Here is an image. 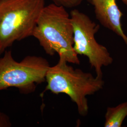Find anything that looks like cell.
Listing matches in <instances>:
<instances>
[{"instance_id": "cell-1", "label": "cell", "mask_w": 127, "mask_h": 127, "mask_svg": "<svg viewBox=\"0 0 127 127\" xmlns=\"http://www.w3.org/2000/svg\"><path fill=\"white\" fill-rule=\"evenodd\" d=\"M32 36L38 41L46 53L68 63L79 64L73 50V28L70 14L63 6L54 3L45 6L41 12Z\"/></svg>"}, {"instance_id": "cell-2", "label": "cell", "mask_w": 127, "mask_h": 127, "mask_svg": "<svg viewBox=\"0 0 127 127\" xmlns=\"http://www.w3.org/2000/svg\"><path fill=\"white\" fill-rule=\"evenodd\" d=\"M68 63L65 59L59 58L58 63L50 66L46 75L47 86L44 91L68 95L76 105L79 114L85 116L89 109L87 96L94 95L103 88V76H94Z\"/></svg>"}, {"instance_id": "cell-3", "label": "cell", "mask_w": 127, "mask_h": 127, "mask_svg": "<svg viewBox=\"0 0 127 127\" xmlns=\"http://www.w3.org/2000/svg\"><path fill=\"white\" fill-rule=\"evenodd\" d=\"M45 0H0V57L16 41L32 36Z\"/></svg>"}, {"instance_id": "cell-4", "label": "cell", "mask_w": 127, "mask_h": 127, "mask_svg": "<svg viewBox=\"0 0 127 127\" xmlns=\"http://www.w3.org/2000/svg\"><path fill=\"white\" fill-rule=\"evenodd\" d=\"M47 59L28 56L20 62L14 59L11 50L0 57V91L16 88L23 94L34 92L36 86L46 81L50 67Z\"/></svg>"}, {"instance_id": "cell-5", "label": "cell", "mask_w": 127, "mask_h": 127, "mask_svg": "<svg viewBox=\"0 0 127 127\" xmlns=\"http://www.w3.org/2000/svg\"><path fill=\"white\" fill-rule=\"evenodd\" d=\"M70 16L73 28V50L78 55L86 56L96 75L103 76L102 68L111 65L113 59L107 49L95 39L99 25L77 9L71 10Z\"/></svg>"}, {"instance_id": "cell-6", "label": "cell", "mask_w": 127, "mask_h": 127, "mask_svg": "<svg viewBox=\"0 0 127 127\" xmlns=\"http://www.w3.org/2000/svg\"><path fill=\"white\" fill-rule=\"evenodd\" d=\"M93 5L95 17L104 27L120 37L127 45V36L122 24L123 14L116 0H90Z\"/></svg>"}, {"instance_id": "cell-7", "label": "cell", "mask_w": 127, "mask_h": 127, "mask_svg": "<svg viewBox=\"0 0 127 127\" xmlns=\"http://www.w3.org/2000/svg\"><path fill=\"white\" fill-rule=\"evenodd\" d=\"M127 116V101L116 106L107 108L104 127H121Z\"/></svg>"}, {"instance_id": "cell-8", "label": "cell", "mask_w": 127, "mask_h": 127, "mask_svg": "<svg viewBox=\"0 0 127 127\" xmlns=\"http://www.w3.org/2000/svg\"><path fill=\"white\" fill-rule=\"evenodd\" d=\"M56 4L63 6L65 8H73L82 3L83 0H51Z\"/></svg>"}, {"instance_id": "cell-9", "label": "cell", "mask_w": 127, "mask_h": 127, "mask_svg": "<svg viewBox=\"0 0 127 127\" xmlns=\"http://www.w3.org/2000/svg\"><path fill=\"white\" fill-rule=\"evenodd\" d=\"M12 123L9 117L6 114L0 112V127H9Z\"/></svg>"}, {"instance_id": "cell-10", "label": "cell", "mask_w": 127, "mask_h": 127, "mask_svg": "<svg viewBox=\"0 0 127 127\" xmlns=\"http://www.w3.org/2000/svg\"><path fill=\"white\" fill-rule=\"evenodd\" d=\"M123 2V3L127 6V0H121Z\"/></svg>"}]
</instances>
